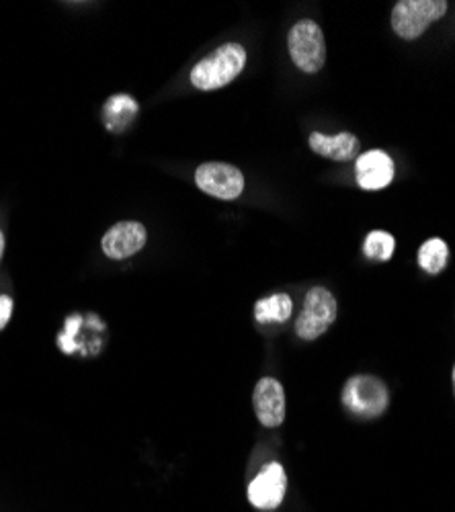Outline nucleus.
I'll return each mask as SVG.
<instances>
[{
	"label": "nucleus",
	"mask_w": 455,
	"mask_h": 512,
	"mask_svg": "<svg viewBox=\"0 0 455 512\" xmlns=\"http://www.w3.org/2000/svg\"><path fill=\"white\" fill-rule=\"evenodd\" d=\"M246 66V50L240 44H224L199 60L191 70V84L199 91H218L230 84Z\"/></svg>",
	"instance_id": "obj_1"
},
{
	"label": "nucleus",
	"mask_w": 455,
	"mask_h": 512,
	"mask_svg": "<svg viewBox=\"0 0 455 512\" xmlns=\"http://www.w3.org/2000/svg\"><path fill=\"white\" fill-rule=\"evenodd\" d=\"M287 48L294 64L306 74L320 72L326 62L324 33L320 25L310 19L298 21L292 29H289Z\"/></svg>",
	"instance_id": "obj_2"
},
{
	"label": "nucleus",
	"mask_w": 455,
	"mask_h": 512,
	"mask_svg": "<svg viewBox=\"0 0 455 512\" xmlns=\"http://www.w3.org/2000/svg\"><path fill=\"white\" fill-rule=\"evenodd\" d=\"M445 13V0H400L392 11L390 21L396 35L402 39H417Z\"/></svg>",
	"instance_id": "obj_3"
},
{
	"label": "nucleus",
	"mask_w": 455,
	"mask_h": 512,
	"mask_svg": "<svg viewBox=\"0 0 455 512\" xmlns=\"http://www.w3.org/2000/svg\"><path fill=\"white\" fill-rule=\"evenodd\" d=\"M343 406L357 416L374 418L386 412L390 394L384 381L374 375H355L345 383Z\"/></svg>",
	"instance_id": "obj_4"
},
{
	"label": "nucleus",
	"mask_w": 455,
	"mask_h": 512,
	"mask_svg": "<svg viewBox=\"0 0 455 512\" xmlns=\"http://www.w3.org/2000/svg\"><path fill=\"white\" fill-rule=\"evenodd\" d=\"M337 320V300L324 287H312L296 320V332L304 340H316Z\"/></svg>",
	"instance_id": "obj_5"
},
{
	"label": "nucleus",
	"mask_w": 455,
	"mask_h": 512,
	"mask_svg": "<svg viewBox=\"0 0 455 512\" xmlns=\"http://www.w3.org/2000/svg\"><path fill=\"white\" fill-rule=\"evenodd\" d=\"M195 185L212 197L232 201L244 191V175L226 162H205L195 170Z\"/></svg>",
	"instance_id": "obj_6"
},
{
	"label": "nucleus",
	"mask_w": 455,
	"mask_h": 512,
	"mask_svg": "<svg viewBox=\"0 0 455 512\" xmlns=\"http://www.w3.org/2000/svg\"><path fill=\"white\" fill-rule=\"evenodd\" d=\"M148 232L140 222H119L103 236V252L113 261L130 259L146 246Z\"/></svg>",
	"instance_id": "obj_7"
},
{
	"label": "nucleus",
	"mask_w": 455,
	"mask_h": 512,
	"mask_svg": "<svg viewBox=\"0 0 455 512\" xmlns=\"http://www.w3.org/2000/svg\"><path fill=\"white\" fill-rule=\"evenodd\" d=\"M287 476L279 463H269L248 486V500L261 510H275L285 496Z\"/></svg>",
	"instance_id": "obj_8"
},
{
	"label": "nucleus",
	"mask_w": 455,
	"mask_h": 512,
	"mask_svg": "<svg viewBox=\"0 0 455 512\" xmlns=\"http://www.w3.org/2000/svg\"><path fill=\"white\" fill-rule=\"evenodd\" d=\"M355 179L365 191H382L394 181V160L384 150H369L355 162Z\"/></svg>",
	"instance_id": "obj_9"
},
{
	"label": "nucleus",
	"mask_w": 455,
	"mask_h": 512,
	"mask_svg": "<svg viewBox=\"0 0 455 512\" xmlns=\"http://www.w3.org/2000/svg\"><path fill=\"white\" fill-rule=\"evenodd\" d=\"M255 414L267 429H277L285 418V392L283 386L273 377H263L253 394Z\"/></svg>",
	"instance_id": "obj_10"
},
{
	"label": "nucleus",
	"mask_w": 455,
	"mask_h": 512,
	"mask_svg": "<svg viewBox=\"0 0 455 512\" xmlns=\"http://www.w3.org/2000/svg\"><path fill=\"white\" fill-rule=\"evenodd\" d=\"M308 146L322 158L328 160H337V162H347V160H357L359 158V138L343 132L337 136H324V134H310Z\"/></svg>",
	"instance_id": "obj_11"
},
{
	"label": "nucleus",
	"mask_w": 455,
	"mask_h": 512,
	"mask_svg": "<svg viewBox=\"0 0 455 512\" xmlns=\"http://www.w3.org/2000/svg\"><path fill=\"white\" fill-rule=\"evenodd\" d=\"M138 113V103L128 95H115L105 103V125L109 132H123Z\"/></svg>",
	"instance_id": "obj_12"
},
{
	"label": "nucleus",
	"mask_w": 455,
	"mask_h": 512,
	"mask_svg": "<svg viewBox=\"0 0 455 512\" xmlns=\"http://www.w3.org/2000/svg\"><path fill=\"white\" fill-rule=\"evenodd\" d=\"M294 304L292 297L285 293H275L271 297H265V300H259L255 306V318L259 324H283L292 316Z\"/></svg>",
	"instance_id": "obj_13"
},
{
	"label": "nucleus",
	"mask_w": 455,
	"mask_h": 512,
	"mask_svg": "<svg viewBox=\"0 0 455 512\" xmlns=\"http://www.w3.org/2000/svg\"><path fill=\"white\" fill-rule=\"evenodd\" d=\"M447 256H449L447 244L441 238H431L419 250V265L429 275H437L445 269Z\"/></svg>",
	"instance_id": "obj_14"
},
{
	"label": "nucleus",
	"mask_w": 455,
	"mask_h": 512,
	"mask_svg": "<svg viewBox=\"0 0 455 512\" xmlns=\"http://www.w3.org/2000/svg\"><path fill=\"white\" fill-rule=\"evenodd\" d=\"M396 248V240L392 234L384 230L369 232L363 244V252L369 256L371 261H390Z\"/></svg>",
	"instance_id": "obj_15"
},
{
	"label": "nucleus",
	"mask_w": 455,
	"mask_h": 512,
	"mask_svg": "<svg viewBox=\"0 0 455 512\" xmlns=\"http://www.w3.org/2000/svg\"><path fill=\"white\" fill-rule=\"evenodd\" d=\"M13 314V300L9 295H0V330H3Z\"/></svg>",
	"instance_id": "obj_16"
},
{
	"label": "nucleus",
	"mask_w": 455,
	"mask_h": 512,
	"mask_svg": "<svg viewBox=\"0 0 455 512\" xmlns=\"http://www.w3.org/2000/svg\"><path fill=\"white\" fill-rule=\"evenodd\" d=\"M3 252H5V236L0 232V259H3Z\"/></svg>",
	"instance_id": "obj_17"
},
{
	"label": "nucleus",
	"mask_w": 455,
	"mask_h": 512,
	"mask_svg": "<svg viewBox=\"0 0 455 512\" xmlns=\"http://www.w3.org/2000/svg\"><path fill=\"white\" fill-rule=\"evenodd\" d=\"M453 381H455V369H453Z\"/></svg>",
	"instance_id": "obj_18"
}]
</instances>
